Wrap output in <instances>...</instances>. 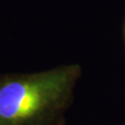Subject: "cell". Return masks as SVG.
Wrapping results in <instances>:
<instances>
[{"mask_svg": "<svg viewBox=\"0 0 125 125\" xmlns=\"http://www.w3.org/2000/svg\"><path fill=\"white\" fill-rule=\"evenodd\" d=\"M80 75L66 66L33 75L0 79V125H46L61 115Z\"/></svg>", "mask_w": 125, "mask_h": 125, "instance_id": "6da1fadb", "label": "cell"}]
</instances>
